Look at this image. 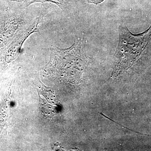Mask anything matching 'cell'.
I'll return each instance as SVG.
<instances>
[{"instance_id":"obj_1","label":"cell","mask_w":151,"mask_h":151,"mask_svg":"<svg viewBox=\"0 0 151 151\" xmlns=\"http://www.w3.org/2000/svg\"><path fill=\"white\" fill-rule=\"evenodd\" d=\"M119 41L112 76H118L134 64L151 40V25L145 32L134 35L127 27H119Z\"/></svg>"},{"instance_id":"obj_2","label":"cell","mask_w":151,"mask_h":151,"mask_svg":"<svg viewBox=\"0 0 151 151\" xmlns=\"http://www.w3.org/2000/svg\"><path fill=\"white\" fill-rule=\"evenodd\" d=\"M38 2L41 3L50 2L54 3L59 6H63V1L62 0H25L24 1V5L25 6L27 7L32 4Z\"/></svg>"}]
</instances>
